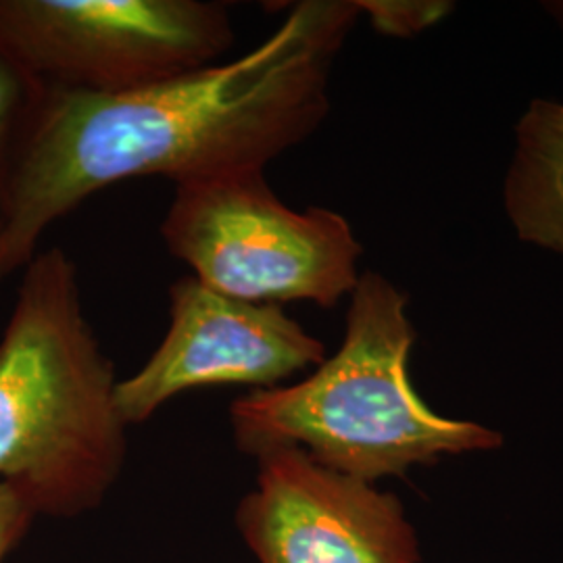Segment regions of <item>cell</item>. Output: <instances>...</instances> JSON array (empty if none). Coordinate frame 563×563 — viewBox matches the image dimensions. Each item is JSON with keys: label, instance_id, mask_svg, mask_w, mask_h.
I'll list each match as a JSON object with an SVG mask.
<instances>
[{"label": "cell", "instance_id": "6", "mask_svg": "<svg viewBox=\"0 0 563 563\" xmlns=\"http://www.w3.org/2000/svg\"><path fill=\"white\" fill-rule=\"evenodd\" d=\"M325 360L280 305L249 302L184 276L169 286L167 332L141 369L118 383L115 399L128 426L148 422L165 402L202 386L276 388Z\"/></svg>", "mask_w": 563, "mask_h": 563}, {"label": "cell", "instance_id": "5", "mask_svg": "<svg viewBox=\"0 0 563 563\" xmlns=\"http://www.w3.org/2000/svg\"><path fill=\"white\" fill-rule=\"evenodd\" d=\"M234 46L207 0H0V48L46 88L120 95L216 65Z\"/></svg>", "mask_w": 563, "mask_h": 563}, {"label": "cell", "instance_id": "11", "mask_svg": "<svg viewBox=\"0 0 563 563\" xmlns=\"http://www.w3.org/2000/svg\"><path fill=\"white\" fill-rule=\"evenodd\" d=\"M34 520L36 514L21 499L20 493L0 481V563L23 541Z\"/></svg>", "mask_w": 563, "mask_h": 563}, {"label": "cell", "instance_id": "9", "mask_svg": "<svg viewBox=\"0 0 563 563\" xmlns=\"http://www.w3.org/2000/svg\"><path fill=\"white\" fill-rule=\"evenodd\" d=\"M41 92V84L0 48V218L11 169Z\"/></svg>", "mask_w": 563, "mask_h": 563}, {"label": "cell", "instance_id": "8", "mask_svg": "<svg viewBox=\"0 0 563 563\" xmlns=\"http://www.w3.org/2000/svg\"><path fill=\"white\" fill-rule=\"evenodd\" d=\"M505 211L518 239L563 255V102H530L516 125Z\"/></svg>", "mask_w": 563, "mask_h": 563}, {"label": "cell", "instance_id": "3", "mask_svg": "<svg viewBox=\"0 0 563 563\" xmlns=\"http://www.w3.org/2000/svg\"><path fill=\"white\" fill-rule=\"evenodd\" d=\"M344 323L341 349L309 378L253 390L230 405L242 453L299 446L323 467L374 484L444 455L504 444L497 430L444 418L422 401L409 378L416 328L407 295L383 274L363 272Z\"/></svg>", "mask_w": 563, "mask_h": 563}, {"label": "cell", "instance_id": "1", "mask_svg": "<svg viewBox=\"0 0 563 563\" xmlns=\"http://www.w3.org/2000/svg\"><path fill=\"white\" fill-rule=\"evenodd\" d=\"M357 0H302L239 59L120 95L42 86L0 218V280L38 255L44 232L102 188L265 169L330 111V74Z\"/></svg>", "mask_w": 563, "mask_h": 563}, {"label": "cell", "instance_id": "7", "mask_svg": "<svg viewBox=\"0 0 563 563\" xmlns=\"http://www.w3.org/2000/svg\"><path fill=\"white\" fill-rule=\"evenodd\" d=\"M236 526L260 563H420L401 499L311 460L299 446L255 455Z\"/></svg>", "mask_w": 563, "mask_h": 563}, {"label": "cell", "instance_id": "10", "mask_svg": "<svg viewBox=\"0 0 563 563\" xmlns=\"http://www.w3.org/2000/svg\"><path fill=\"white\" fill-rule=\"evenodd\" d=\"M362 15L386 36L409 38L434 25L449 13L451 4L434 0H357Z\"/></svg>", "mask_w": 563, "mask_h": 563}, {"label": "cell", "instance_id": "2", "mask_svg": "<svg viewBox=\"0 0 563 563\" xmlns=\"http://www.w3.org/2000/svg\"><path fill=\"white\" fill-rule=\"evenodd\" d=\"M118 383L76 263L59 246L38 251L0 336V481L36 518L95 511L120 481L130 426Z\"/></svg>", "mask_w": 563, "mask_h": 563}, {"label": "cell", "instance_id": "4", "mask_svg": "<svg viewBox=\"0 0 563 563\" xmlns=\"http://www.w3.org/2000/svg\"><path fill=\"white\" fill-rule=\"evenodd\" d=\"M162 239L192 278L241 301L332 309L362 276L363 246L346 218L288 207L257 167L174 184Z\"/></svg>", "mask_w": 563, "mask_h": 563}]
</instances>
